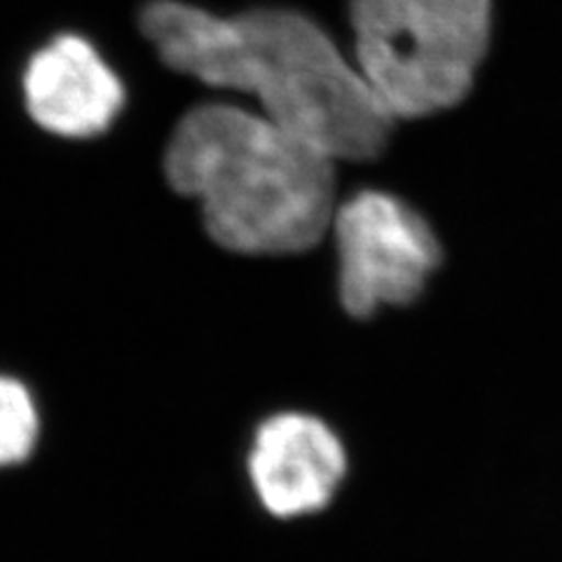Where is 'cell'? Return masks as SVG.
Masks as SVG:
<instances>
[{
	"label": "cell",
	"instance_id": "7",
	"mask_svg": "<svg viewBox=\"0 0 562 562\" xmlns=\"http://www.w3.org/2000/svg\"><path fill=\"white\" fill-rule=\"evenodd\" d=\"M43 436L38 396L20 375L0 371V471L31 464L43 446Z\"/></svg>",
	"mask_w": 562,
	"mask_h": 562
},
{
	"label": "cell",
	"instance_id": "6",
	"mask_svg": "<svg viewBox=\"0 0 562 562\" xmlns=\"http://www.w3.org/2000/svg\"><path fill=\"white\" fill-rule=\"evenodd\" d=\"M20 92L33 125L68 140L109 132L125 105V85L80 33H59L31 52Z\"/></svg>",
	"mask_w": 562,
	"mask_h": 562
},
{
	"label": "cell",
	"instance_id": "2",
	"mask_svg": "<svg viewBox=\"0 0 562 562\" xmlns=\"http://www.w3.org/2000/svg\"><path fill=\"white\" fill-rule=\"evenodd\" d=\"M326 153L237 105L209 103L173 130L165 171L200 202L209 235L237 254H301L333 221L336 173Z\"/></svg>",
	"mask_w": 562,
	"mask_h": 562
},
{
	"label": "cell",
	"instance_id": "1",
	"mask_svg": "<svg viewBox=\"0 0 562 562\" xmlns=\"http://www.w3.org/2000/svg\"><path fill=\"white\" fill-rule=\"evenodd\" d=\"M160 59L204 85L258 99L274 125L330 160H373L394 120L328 33L291 10L216 16L160 0L140 14Z\"/></svg>",
	"mask_w": 562,
	"mask_h": 562
},
{
	"label": "cell",
	"instance_id": "4",
	"mask_svg": "<svg viewBox=\"0 0 562 562\" xmlns=\"http://www.w3.org/2000/svg\"><path fill=\"white\" fill-rule=\"evenodd\" d=\"M340 256V301L366 319L384 305H408L441 266L429 223L390 192L363 190L333 216Z\"/></svg>",
	"mask_w": 562,
	"mask_h": 562
},
{
	"label": "cell",
	"instance_id": "5",
	"mask_svg": "<svg viewBox=\"0 0 562 562\" xmlns=\"http://www.w3.org/2000/svg\"><path fill=\"white\" fill-rule=\"evenodd\" d=\"M351 471L340 429L312 408L262 415L244 452V476L258 508L277 522H301L336 504Z\"/></svg>",
	"mask_w": 562,
	"mask_h": 562
},
{
	"label": "cell",
	"instance_id": "3",
	"mask_svg": "<svg viewBox=\"0 0 562 562\" xmlns=\"http://www.w3.org/2000/svg\"><path fill=\"white\" fill-rule=\"evenodd\" d=\"M359 74L392 120L460 103L490 43V0H351Z\"/></svg>",
	"mask_w": 562,
	"mask_h": 562
},
{
	"label": "cell",
	"instance_id": "8",
	"mask_svg": "<svg viewBox=\"0 0 562 562\" xmlns=\"http://www.w3.org/2000/svg\"><path fill=\"white\" fill-rule=\"evenodd\" d=\"M560 454H562V450H560Z\"/></svg>",
	"mask_w": 562,
	"mask_h": 562
}]
</instances>
